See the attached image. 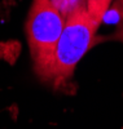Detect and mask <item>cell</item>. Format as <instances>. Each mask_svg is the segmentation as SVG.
I'll use <instances>...</instances> for the list:
<instances>
[{"label":"cell","instance_id":"2","mask_svg":"<svg viewBox=\"0 0 123 129\" xmlns=\"http://www.w3.org/2000/svg\"><path fill=\"white\" fill-rule=\"evenodd\" d=\"M65 17L52 0H34L26 21V35L34 70L44 81H48L54 50L65 25Z\"/></svg>","mask_w":123,"mask_h":129},{"label":"cell","instance_id":"3","mask_svg":"<svg viewBox=\"0 0 123 129\" xmlns=\"http://www.w3.org/2000/svg\"><path fill=\"white\" fill-rule=\"evenodd\" d=\"M113 0H84L86 9L96 23L101 25L102 19L105 18V14L110 8V4Z\"/></svg>","mask_w":123,"mask_h":129},{"label":"cell","instance_id":"1","mask_svg":"<svg viewBox=\"0 0 123 129\" xmlns=\"http://www.w3.org/2000/svg\"><path fill=\"white\" fill-rule=\"evenodd\" d=\"M98 27L100 25L89 17L84 4L68 14L54 50L48 78L51 84L60 87L73 76L76 64L95 45Z\"/></svg>","mask_w":123,"mask_h":129},{"label":"cell","instance_id":"4","mask_svg":"<svg viewBox=\"0 0 123 129\" xmlns=\"http://www.w3.org/2000/svg\"><path fill=\"white\" fill-rule=\"evenodd\" d=\"M52 3L66 18L68 14L70 12H73L76 7L84 4V0H52Z\"/></svg>","mask_w":123,"mask_h":129},{"label":"cell","instance_id":"5","mask_svg":"<svg viewBox=\"0 0 123 129\" xmlns=\"http://www.w3.org/2000/svg\"><path fill=\"white\" fill-rule=\"evenodd\" d=\"M114 8L117 9L118 16H119V26H118L117 32L113 35V39L123 41V0H117Z\"/></svg>","mask_w":123,"mask_h":129}]
</instances>
